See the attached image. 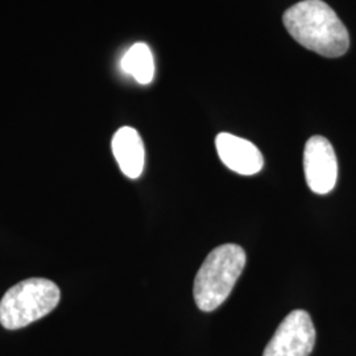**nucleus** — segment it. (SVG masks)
I'll return each mask as SVG.
<instances>
[{
  "instance_id": "nucleus-4",
  "label": "nucleus",
  "mask_w": 356,
  "mask_h": 356,
  "mask_svg": "<svg viewBox=\"0 0 356 356\" xmlns=\"http://www.w3.org/2000/svg\"><path fill=\"white\" fill-rule=\"evenodd\" d=\"M316 344V329L309 313L294 310L281 322L263 356H309Z\"/></svg>"
},
{
  "instance_id": "nucleus-5",
  "label": "nucleus",
  "mask_w": 356,
  "mask_h": 356,
  "mask_svg": "<svg viewBox=\"0 0 356 356\" xmlns=\"http://www.w3.org/2000/svg\"><path fill=\"white\" fill-rule=\"evenodd\" d=\"M306 184L317 194L330 193L338 179V160L330 141L323 136L310 138L304 151Z\"/></svg>"
},
{
  "instance_id": "nucleus-8",
  "label": "nucleus",
  "mask_w": 356,
  "mask_h": 356,
  "mask_svg": "<svg viewBox=\"0 0 356 356\" xmlns=\"http://www.w3.org/2000/svg\"><path fill=\"white\" fill-rule=\"evenodd\" d=\"M122 69L141 85H148L154 76L152 51L144 42L132 45L122 58Z\"/></svg>"
},
{
  "instance_id": "nucleus-7",
  "label": "nucleus",
  "mask_w": 356,
  "mask_h": 356,
  "mask_svg": "<svg viewBox=\"0 0 356 356\" xmlns=\"http://www.w3.org/2000/svg\"><path fill=\"white\" fill-rule=\"evenodd\" d=\"M113 153L124 176L136 179L141 176L145 161L144 144L139 132L132 127H122L113 138Z\"/></svg>"
},
{
  "instance_id": "nucleus-6",
  "label": "nucleus",
  "mask_w": 356,
  "mask_h": 356,
  "mask_svg": "<svg viewBox=\"0 0 356 356\" xmlns=\"http://www.w3.org/2000/svg\"><path fill=\"white\" fill-rule=\"evenodd\" d=\"M216 152L220 161L235 173L252 176L264 166V157L251 141L222 132L216 136Z\"/></svg>"
},
{
  "instance_id": "nucleus-2",
  "label": "nucleus",
  "mask_w": 356,
  "mask_h": 356,
  "mask_svg": "<svg viewBox=\"0 0 356 356\" xmlns=\"http://www.w3.org/2000/svg\"><path fill=\"white\" fill-rule=\"evenodd\" d=\"M247 256L238 244H223L207 254L194 280V300L202 312L222 305L245 267Z\"/></svg>"
},
{
  "instance_id": "nucleus-1",
  "label": "nucleus",
  "mask_w": 356,
  "mask_h": 356,
  "mask_svg": "<svg viewBox=\"0 0 356 356\" xmlns=\"http://www.w3.org/2000/svg\"><path fill=\"white\" fill-rule=\"evenodd\" d=\"M282 22L300 45L323 57H341L350 48L347 28L322 0H304L294 4L285 11Z\"/></svg>"
},
{
  "instance_id": "nucleus-3",
  "label": "nucleus",
  "mask_w": 356,
  "mask_h": 356,
  "mask_svg": "<svg viewBox=\"0 0 356 356\" xmlns=\"http://www.w3.org/2000/svg\"><path fill=\"white\" fill-rule=\"evenodd\" d=\"M58 286L47 279H28L16 284L0 301V323L7 330L23 329L48 316L58 305Z\"/></svg>"
}]
</instances>
